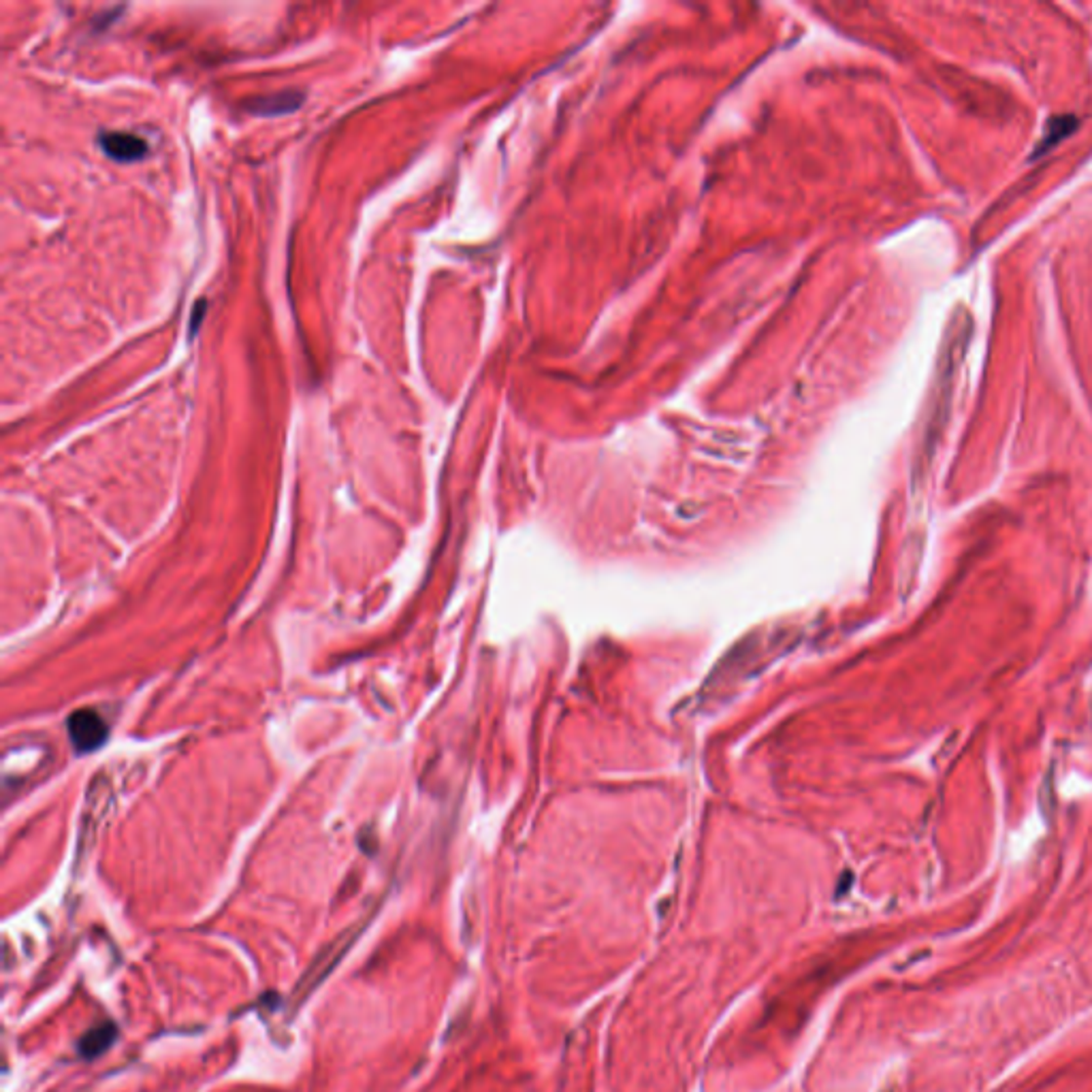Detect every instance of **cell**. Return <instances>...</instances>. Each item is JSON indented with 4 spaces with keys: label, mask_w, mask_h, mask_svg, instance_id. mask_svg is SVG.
Listing matches in <instances>:
<instances>
[{
    "label": "cell",
    "mask_w": 1092,
    "mask_h": 1092,
    "mask_svg": "<svg viewBox=\"0 0 1092 1092\" xmlns=\"http://www.w3.org/2000/svg\"><path fill=\"white\" fill-rule=\"evenodd\" d=\"M66 730H68V739H71L73 747L79 753L97 751L109 737L105 719L92 708L75 710L66 721Z\"/></svg>",
    "instance_id": "cell-1"
},
{
    "label": "cell",
    "mask_w": 1092,
    "mask_h": 1092,
    "mask_svg": "<svg viewBox=\"0 0 1092 1092\" xmlns=\"http://www.w3.org/2000/svg\"><path fill=\"white\" fill-rule=\"evenodd\" d=\"M305 95L302 90H282V92H275V95H265V97H257V99H250L244 102L246 111L255 113V116L261 118H275V116H286V113H293L299 107L303 105Z\"/></svg>",
    "instance_id": "cell-3"
},
{
    "label": "cell",
    "mask_w": 1092,
    "mask_h": 1092,
    "mask_svg": "<svg viewBox=\"0 0 1092 1092\" xmlns=\"http://www.w3.org/2000/svg\"><path fill=\"white\" fill-rule=\"evenodd\" d=\"M116 1037H118V1029L107 1022V1025H99L95 1029H90L86 1034H82L77 1043V1050L84 1059L92 1061L97 1059L99 1054L107 1052L111 1048V1043L116 1041Z\"/></svg>",
    "instance_id": "cell-4"
},
{
    "label": "cell",
    "mask_w": 1092,
    "mask_h": 1092,
    "mask_svg": "<svg viewBox=\"0 0 1092 1092\" xmlns=\"http://www.w3.org/2000/svg\"><path fill=\"white\" fill-rule=\"evenodd\" d=\"M99 143L105 156L116 160V163H137V160H143L149 152V145L143 137L133 133H101Z\"/></svg>",
    "instance_id": "cell-2"
},
{
    "label": "cell",
    "mask_w": 1092,
    "mask_h": 1092,
    "mask_svg": "<svg viewBox=\"0 0 1092 1092\" xmlns=\"http://www.w3.org/2000/svg\"><path fill=\"white\" fill-rule=\"evenodd\" d=\"M205 312H207V302H203V299H201V302H197V303H194V307H192V316H190V338L197 336V331H199V327H201V320H203Z\"/></svg>",
    "instance_id": "cell-6"
},
{
    "label": "cell",
    "mask_w": 1092,
    "mask_h": 1092,
    "mask_svg": "<svg viewBox=\"0 0 1092 1092\" xmlns=\"http://www.w3.org/2000/svg\"><path fill=\"white\" fill-rule=\"evenodd\" d=\"M1075 129H1077V118H1073V116L1052 118V120L1048 122V129H1045V135L1041 137L1039 147L1034 149V156H1039L1041 152H1048V149H1050L1054 143H1059L1061 140H1065V137H1067L1069 133H1072V131H1075Z\"/></svg>",
    "instance_id": "cell-5"
}]
</instances>
